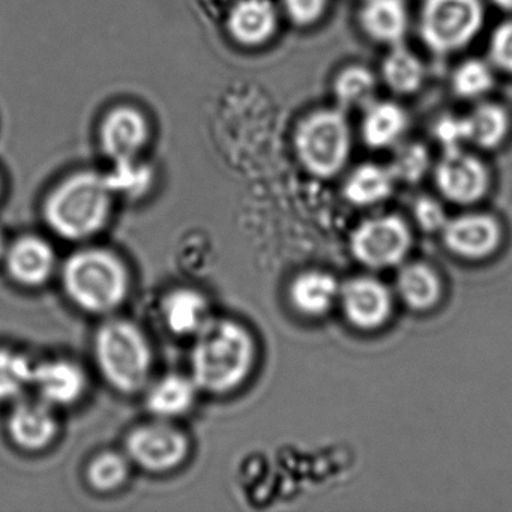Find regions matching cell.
Instances as JSON below:
<instances>
[{"label": "cell", "instance_id": "23", "mask_svg": "<svg viewBox=\"0 0 512 512\" xmlns=\"http://www.w3.org/2000/svg\"><path fill=\"white\" fill-rule=\"evenodd\" d=\"M338 292L337 281L331 275L319 271L304 272L290 286V299L301 313L319 316L329 310Z\"/></svg>", "mask_w": 512, "mask_h": 512}, {"label": "cell", "instance_id": "25", "mask_svg": "<svg viewBox=\"0 0 512 512\" xmlns=\"http://www.w3.org/2000/svg\"><path fill=\"white\" fill-rule=\"evenodd\" d=\"M394 182L395 178L388 166L361 164L347 178L344 196L355 205H373L382 202L392 193Z\"/></svg>", "mask_w": 512, "mask_h": 512}, {"label": "cell", "instance_id": "14", "mask_svg": "<svg viewBox=\"0 0 512 512\" xmlns=\"http://www.w3.org/2000/svg\"><path fill=\"white\" fill-rule=\"evenodd\" d=\"M278 13L271 0H239L227 19L230 37L242 46H262L277 31Z\"/></svg>", "mask_w": 512, "mask_h": 512}, {"label": "cell", "instance_id": "11", "mask_svg": "<svg viewBox=\"0 0 512 512\" xmlns=\"http://www.w3.org/2000/svg\"><path fill=\"white\" fill-rule=\"evenodd\" d=\"M442 230L449 250L469 259L488 256L500 241L499 224L484 214L461 215L446 221Z\"/></svg>", "mask_w": 512, "mask_h": 512}, {"label": "cell", "instance_id": "34", "mask_svg": "<svg viewBox=\"0 0 512 512\" xmlns=\"http://www.w3.org/2000/svg\"><path fill=\"white\" fill-rule=\"evenodd\" d=\"M329 0H283L284 11L298 26H311L319 22L328 10Z\"/></svg>", "mask_w": 512, "mask_h": 512}, {"label": "cell", "instance_id": "15", "mask_svg": "<svg viewBox=\"0 0 512 512\" xmlns=\"http://www.w3.org/2000/svg\"><path fill=\"white\" fill-rule=\"evenodd\" d=\"M8 431L16 445L26 451L47 448L58 433V422L49 404L23 401L17 404L8 419Z\"/></svg>", "mask_w": 512, "mask_h": 512}, {"label": "cell", "instance_id": "18", "mask_svg": "<svg viewBox=\"0 0 512 512\" xmlns=\"http://www.w3.org/2000/svg\"><path fill=\"white\" fill-rule=\"evenodd\" d=\"M409 116L394 101H373L362 110V142L371 149L395 148L406 134Z\"/></svg>", "mask_w": 512, "mask_h": 512}, {"label": "cell", "instance_id": "35", "mask_svg": "<svg viewBox=\"0 0 512 512\" xmlns=\"http://www.w3.org/2000/svg\"><path fill=\"white\" fill-rule=\"evenodd\" d=\"M415 218L425 232L442 230L446 221H448L442 205L431 197H421V199L416 200Z\"/></svg>", "mask_w": 512, "mask_h": 512}, {"label": "cell", "instance_id": "22", "mask_svg": "<svg viewBox=\"0 0 512 512\" xmlns=\"http://www.w3.org/2000/svg\"><path fill=\"white\" fill-rule=\"evenodd\" d=\"M197 385L193 379L170 374L152 386L146 397L149 412L160 418L184 415L196 401Z\"/></svg>", "mask_w": 512, "mask_h": 512}, {"label": "cell", "instance_id": "36", "mask_svg": "<svg viewBox=\"0 0 512 512\" xmlns=\"http://www.w3.org/2000/svg\"><path fill=\"white\" fill-rule=\"evenodd\" d=\"M497 8L503 11H512V0H491Z\"/></svg>", "mask_w": 512, "mask_h": 512}, {"label": "cell", "instance_id": "12", "mask_svg": "<svg viewBox=\"0 0 512 512\" xmlns=\"http://www.w3.org/2000/svg\"><path fill=\"white\" fill-rule=\"evenodd\" d=\"M344 313L359 328H376L391 313L388 289L374 278H353L341 289Z\"/></svg>", "mask_w": 512, "mask_h": 512}, {"label": "cell", "instance_id": "33", "mask_svg": "<svg viewBox=\"0 0 512 512\" xmlns=\"http://www.w3.org/2000/svg\"><path fill=\"white\" fill-rule=\"evenodd\" d=\"M434 139L442 146V151L463 148L467 143L463 116L443 115L433 127Z\"/></svg>", "mask_w": 512, "mask_h": 512}, {"label": "cell", "instance_id": "21", "mask_svg": "<svg viewBox=\"0 0 512 512\" xmlns=\"http://www.w3.org/2000/svg\"><path fill=\"white\" fill-rule=\"evenodd\" d=\"M383 83L397 95L416 94L427 79L424 62L403 44L389 47L380 67Z\"/></svg>", "mask_w": 512, "mask_h": 512}, {"label": "cell", "instance_id": "26", "mask_svg": "<svg viewBox=\"0 0 512 512\" xmlns=\"http://www.w3.org/2000/svg\"><path fill=\"white\" fill-rule=\"evenodd\" d=\"M398 292L409 307L427 310L440 296V283L433 269L425 265H409L400 272Z\"/></svg>", "mask_w": 512, "mask_h": 512}, {"label": "cell", "instance_id": "13", "mask_svg": "<svg viewBox=\"0 0 512 512\" xmlns=\"http://www.w3.org/2000/svg\"><path fill=\"white\" fill-rule=\"evenodd\" d=\"M358 23L371 41L383 46L403 44L409 31L406 0H361Z\"/></svg>", "mask_w": 512, "mask_h": 512}, {"label": "cell", "instance_id": "1", "mask_svg": "<svg viewBox=\"0 0 512 512\" xmlns=\"http://www.w3.org/2000/svg\"><path fill=\"white\" fill-rule=\"evenodd\" d=\"M253 361L254 341L250 332L232 320L212 319L196 335L191 379L203 391L226 394L247 379Z\"/></svg>", "mask_w": 512, "mask_h": 512}, {"label": "cell", "instance_id": "10", "mask_svg": "<svg viewBox=\"0 0 512 512\" xmlns=\"http://www.w3.org/2000/svg\"><path fill=\"white\" fill-rule=\"evenodd\" d=\"M101 146L113 161L131 160L149 140V124L133 107L112 110L101 125Z\"/></svg>", "mask_w": 512, "mask_h": 512}, {"label": "cell", "instance_id": "37", "mask_svg": "<svg viewBox=\"0 0 512 512\" xmlns=\"http://www.w3.org/2000/svg\"><path fill=\"white\" fill-rule=\"evenodd\" d=\"M5 251H7V248H5L4 235H2V233H0V259H2V256H4Z\"/></svg>", "mask_w": 512, "mask_h": 512}, {"label": "cell", "instance_id": "2", "mask_svg": "<svg viewBox=\"0 0 512 512\" xmlns=\"http://www.w3.org/2000/svg\"><path fill=\"white\" fill-rule=\"evenodd\" d=\"M112 191L104 176L80 172L62 181L44 206L53 232L71 241L95 235L103 229L110 214Z\"/></svg>", "mask_w": 512, "mask_h": 512}, {"label": "cell", "instance_id": "6", "mask_svg": "<svg viewBox=\"0 0 512 512\" xmlns=\"http://www.w3.org/2000/svg\"><path fill=\"white\" fill-rule=\"evenodd\" d=\"M484 19L482 0H422L419 35L434 55L448 56L478 37Z\"/></svg>", "mask_w": 512, "mask_h": 512}, {"label": "cell", "instance_id": "3", "mask_svg": "<svg viewBox=\"0 0 512 512\" xmlns=\"http://www.w3.org/2000/svg\"><path fill=\"white\" fill-rule=\"evenodd\" d=\"M62 278L74 304L89 313H109L127 298V269L109 251L83 250L73 254L65 263Z\"/></svg>", "mask_w": 512, "mask_h": 512}, {"label": "cell", "instance_id": "30", "mask_svg": "<svg viewBox=\"0 0 512 512\" xmlns=\"http://www.w3.org/2000/svg\"><path fill=\"white\" fill-rule=\"evenodd\" d=\"M34 367L19 353L0 349V401L19 397L32 383Z\"/></svg>", "mask_w": 512, "mask_h": 512}, {"label": "cell", "instance_id": "7", "mask_svg": "<svg viewBox=\"0 0 512 512\" xmlns=\"http://www.w3.org/2000/svg\"><path fill=\"white\" fill-rule=\"evenodd\" d=\"M410 232L398 217L365 221L352 236L356 259L371 268H386L400 262L410 247Z\"/></svg>", "mask_w": 512, "mask_h": 512}, {"label": "cell", "instance_id": "24", "mask_svg": "<svg viewBox=\"0 0 512 512\" xmlns=\"http://www.w3.org/2000/svg\"><path fill=\"white\" fill-rule=\"evenodd\" d=\"M377 77L364 65H349L334 80V98L343 112L364 110L376 101Z\"/></svg>", "mask_w": 512, "mask_h": 512}, {"label": "cell", "instance_id": "16", "mask_svg": "<svg viewBox=\"0 0 512 512\" xmlns=\"http://www.w3.org/2000/svg\"><path fill=\"white\" fill-rule=\"evenodd\" d=\"M32 385L47 404L70 406L85 392L86 377L79 365L58 359L34 367Z\"/></svg>", "mask_w": 512, "mask_h": 512}, {"label": "cell", "instance_id": "17", "mask_svg": "<svg viewBox=\"0 0 512 512\" xmlns=\"http://www.w3.org/2000/svg\"><path fill=\"white\" fill-rule=\"evenodd\" d=\"M55 263L52 247L35 236L19 239L7 253L11 277L23 286H43L52 277Z\"/></svg>", "mask_w": 512, "mask_h": 512}, {"label": "cell", "instance_id": "31", "mask_svg": "<svg viewBox=\"0 0 512 512\" xmlns=\"http://www.w3.org/2000/svg\"><path fill=\"white\" fill-rule=\"evenodd\" d=\"M127 478V461L115 452L97 455L88 467L89 484L98 491L118 490Z\"/></svg>", "mask_w": 512, "mask_h": 512}, {"label": "cell", "instance_id": "32", "mask_svg": "<svg viewBox=\"0 0 512 512\" xmlns=\"http://www.w3.org/2000/svg\"><path fill=\"white\" fill-rule=\"evenodd\" d=\"M488 56L493 68L512 74V20L494 29L488 46Z\"/></svg>", "mask_w": 512, "mask_h": 512}, {"label": "cell", "instance_id": "28", "mask_svg": "<svg viewBox=\"0 0 512 512\" xmlns=\"http://www.w3.org/2000/svg\"><path fill=\"white\" fill-rule=\"evenodd\" d=\"M494 86L493 65L482 59L461 62L451 76V88L463 100H479Z\"/></svg>", "mask_w": 512, "mask_h": 512}, {"label": "cell", "instance_id": "29", "mask_svg": "<svg viewBox=\"0 0 512 512\" xmlns=\"http://www.w3.org/2000/svg\"><path fill=\"white\" fill-rule=\"evenodd\" d=\"M430 163V152L422 143L400 142L395 146L394 157L388 167L395 181L415 184L427 175Z\"/></svg>", "mask_w": 512, "mask_h": 512}, {"label": "cell", "instance_id": "4", "mask_svg": "<svg viewBox=\"0 0 512 512\" xmlns=\"http://www.w3.org/2000/svg\"><path fill=\"white\" fill-rule=\"evenodd\" d=\"M95 355L101 373L118 391L133 394L148 382L151 349L133 323L125 320L104 323L95 337Z\"/></svg>", "mask_w": 512, "mask_h": 512}, {"label": "cell", "instance_id": "19", "mask_svg": "<svg viewBox=\"0 0 512 512\" xmlns=\"http://www.w3.org/2000/svg\"><path fill=\"white\" fill-rule=\"evenodd\" d=\"M163 317L173 334L194 337L212 320L205 296L193 289L169 293L163 302Z\"/></svg>", "mask_w": 512, "mask_h": 512}, {"label": "cell", "instance_id": "9", "mask_svg": "<svg viewBox=\"0 0 512 512\" xmlns=\"http://www.w3.org/2000/svg\"><path fill=\"white\" fill-rule=\"evenodd\" d=\"M434 181L446 199L473 203L487 193L490 175L484 161L460 148L443 151L434 169Z\"/></svg>", "mask_w": 512, "mask_h": 512}, {"label": "cell", "instance_id": "8", "mask_svg": "<svg viewBox=\"0 0 512 512\" xmlns=\"http://www.w3.org/2000/svg\"><path fill=\"white\" fill-rule=\"evenodd\" d=\"M130 457L149 472L175 469L188 455V440L182 431L166 422H152L131 431L127 440Z\"/></svg>", "mask_w": 512, "mask_h": 512}, {"label": "cell", "instance_id": "20", "mask_svg": "<svg viewBox=\"0 0 512 512\" xmlns=\"http://www.w3.org/2000/svg\"><path fill=\"white\" fill-rule=\"evenodd\" d=\"M463 118L467 143L487 151L499 148L511 130V118L505 107L491 101H482Z\"/></svg>", "mask_w": 512, "mask_h": 512}, {"label": "cell", "instance_id": "27", "mask_svg": "<svg viewBox=\"0 0 512 512\" xmlns=\"http://www.w3.org/2000/svg\"><path fill=\"white\" fill-rule=\"evenodd\" d=\"M107 187L112 194L140 199L151 190L154 184V172L148 164L137 158L131 160L113 161L112 170L104 176Z\"/></svg>", "mask_w": 512, "mask_h": 512}, {"label": "cell", "instance_id": "5", "mask_svg": "<svg viewBox=\"0 0 512 512\" xmlns=\"http://www.w3.org/2000/svg\"><path fill=\"white\" fill-rule=\"evenodd\" d=\"M295 149L302 166L320 178L337 175L352 151V130L346 112L316 110L296 128Z\"/></svg>", "mask_w": 512, "mask_h": 512}]
</instances>
